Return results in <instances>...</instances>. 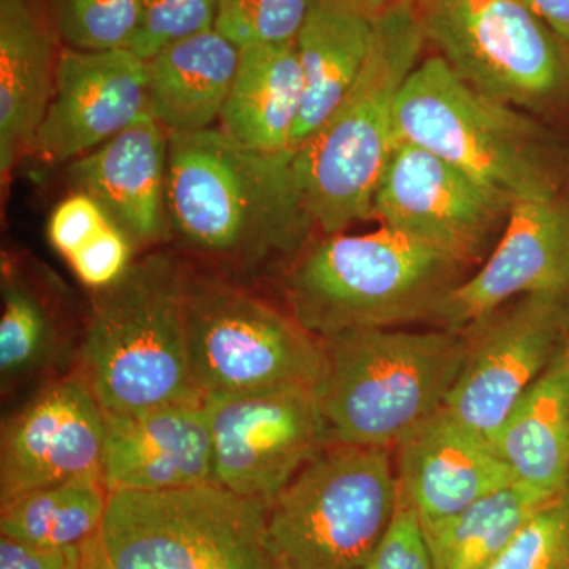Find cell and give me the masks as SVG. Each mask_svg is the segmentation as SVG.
Listing matches in <instances>:
<instances>
[{
	"label": "cell",
	"mask_w": 569,
	"mask_h": 569,
	"mask_svg": "<svg viewBox=\"0 0 569 569\" xmlns=\"http://www.w3.org/2000/svg\"><path fill=\"white\" fill-rule=\"evenodd\" d=\"M107 413L82 373L48 385L11 418L0 445V505L70 479L100 475Z\"/></svg>",
	"instance_id": "14"
},
{
	"label": "cell",
	"mask_w": 569,
	"mask_h": 569,
	"mask_svg": "<svg viewBox=\"0 0 569 569\" xmlns=\"http://www.w3.org/2000/svg\"><path fill=\"white\" fill-rule=\"evenodd\" d=\"M77 569H116L102 538V530L78 548Z\"/></svg>",
	"instance_id": "37"
},
{
	"label": "cell",
	"mask_w": 569,
	"mask_h": 569,
	"mask_svg": "<svg viewBox=\"0 0 569 569\" xmlns=\"http://www.w3.org/2000/svg\"><path fill=\"white\" fill-rule=\"evenodd\" d=\"M58 318L44 291L24 276L20 261L3 253L0 373L3 388L36 376L54 361Z\"/></svg>",
	"instance_id": "27"
},
{
	"label": "cell",
	"mask_w": 569,
	"mask_h": 569,
	"mask_svg": "<svg viewBox=\"0 0 569 569\" xmlns=\"http://www.w3.org/2000/svg\"><path fill=\"white\" fill-rule=\"evenodd\" d=\"M187 336L203 399L250 389L318 387L326 347L288 310L222 277L190 272Z\"/></svg>",
	"instance_id": "10"
},
{
	"label": "cell",
	"mask_w": 569,
	"mask_h": 569,
	"mask_svg": "<svg viewBox=\"0 0 569 569\" xmlns=\"http://www.w3.org/2000/svg\"><path fill=\"white\" fill-rule=\"evenodd\" d=\"M134 244L114 222L70 258L69 264L82 283L102 290L114 283L133 263Z\"/></svg>",
	"instance_id": "34"
},
{
	"label": "cell",
	"mask_w": 569,
	"mask_h": 569,
	"mask_svg": "<svg viewBox=\"0 0 569 569\" xmlns=\"http://www.w3.org/2000/svg\"><path fill=\"white\" fill-rule=\"evenodd\" d=\"M509 209L447 160L396 140L373 194L372 219L467 266L485 254Z\"/></svg>",
	"instance_id": "13"
},
{
	"label": "cell",
	"mask_w": 569,
	"mask_h": 569,
	"mask_svg": "<svg viewBox=\"0 0 569 569\" xmlns=\"http://www.w3.org/2000/svg\"><path fill=\"white\" fill-rule=\"evenodd\" d=\"M395 449L329 445L269 505L280 569H359L399 501Z\"/></svg>",
	"instance_id": "8"
},
{
	"label": "cell",
	"mask_w": 569,
	"mask_h": 569,
	"mask_svg": "<svg viewBox=\"0 0 569 569\" xmlns=\"http://www.w3.org/2000/svg\"><path fill=\"white\" fill-rule=\"evenodd\" d=\"M239 48L211 29L173 41L146 61L148 112L170 137L219 127Z\"/></svg>",
	"instance_id": "21"
},
{
	"label": "cell",
	"mask_w": 569,
	"mask_h": 569,
	"mask_svg": "<svg viewBox=\"0 0 569 569\" xmlns=\"http://www.w3.org/2000/svg\"><path fill=\"white\" fill-rule=\"evenodd\" d=\"M301 107L302 71L295 43L239 48L219 129L257 151H293Z\"/></svg>",
	"instance_id": "23"
},
{
	"label": "cell",
	"mask_w": 569,
	"mask_h": 569,
	"mask_svg": "<svg viewBox=\"0 0 569 569\" xmlns=\"http://www.w3.org/2000/svg\"><path fill=\"white\" fill-rule=\"evenodd\" d=\"M108 498L100 475L31 490L2 505L0 537L41 549L80 548L102 530Z\"/></svg>",
	"instance_id": "26"
},
{
	"label": "cell",
	"mask_w": 569,
	"mask_h": 569,
	"mask_svg": "<svg viewBox=\"0 0 569 569\" xmlns=\"http://www.w3.org/2000/svg\"><path fill=\"white\" fill-rule=\"evenodd\" d=\"M211 426L213 482L269 505L332 445L316 387L283 385L203 399Z\"/></svg>",
	"instance_id": "11"
},
{
	"label": "cell",
	"mask_w": 569,
	"mask_h": 569,
	"mask_svg": "<svg viewBox=\"0 0 569 569\" xmlns=\"http://www.w3.org/2000/svg\"><path fill=\"white\" fill-rule=\"evenodd\" d=\"M268 512V501L217 482L118 490L102 538L116 569H280Z\"/></svg>",
	"instance_id": "7"
},
{
	"label": "cell",
	"mask_w": 569,
	"mask_h": 569,
	"mask_svg": "<svg viewBox=\"0 0 569 569\" xmlns=\"http://www.w3.org/2000/svg\"><path fill=\"white\" fill-rule=\"evenodd\" d=\"M100 477L110 493L213 482L212 433L203 400L107 415Z\"/></svg>",
	"instance_id": "17"
},
{
	"label": "cell",
	"mask_w": 569,
	"mask_h": 569,
	"mask_svg": "<svg viewBox=\"0 0 569 569\" xmlns=\"http://www.w3.org/2000/svg\"><path fill=\"white\" fill-rule=\"evenodd\" d=\"M78 548L41 549L0 537V569H77Z\"/></svg>",
	"instance_id": "35"
},
{
	"label": "cell",
	"mask_w": 569,
	"mask_h": 569,
	"mask_svg": "<svg viewBox=\"0 0 569 569\" xmlns=\"http://www.w3.org/2000/svg\"><path fill=\"white\" fill-rule=\"evenodd\" d=\"M339 2L359 11L370 20H377L388 11L402 9V7H417L418 0H339Z\"/></svg>",
	"instance_id": "38"
},
{
	"label": "cell",
	"mask_w": 569,
	"mask_h": 569,
	"mask_svg": "<svg viewBox=\"0 0 569 569\" xmlns=\"http://www.w3.org/2000/svg\"><path fill=\"white\" fill-rule=\"evenodd\" d=\"M395 451L400 492L422 523L447 519L516 481L489 438L445 408L415 427Z\"/></svg>",
	"instance_id": "18"
},
{
	"label": "cell",
	"mask_w": 569,
	"mask_h": 569,
	"mask_svg": "<svg viewBox=\"0 0 569 569\" xmlns=\"http://www.w3.org/2000/svg\"><path fill=\"white\" fill-rule=\"evenodd\" d=\"M167 212L171 238L242 271L293 260L317 230L295 151H257L219 127L170 137Z\"/></svg>",
	"instance_id": "1"
},
{
	"label": "cell",
	"mask_w": 569,
	"mask_h": 569,
	"mask_svg": "<svg viewBox=\"0 0 569 569\" xmlns=\"http://www.w3.org/2000/svg\"><path fill=\"white\" fill-rule=\"evenodd\" d=\"M359 569H436L421 519L400 489L391 526Z\"/></svg>",
	"instance_id": "32"
},
{
	"label": "cell",
	"mask_w": 569,
	"mask_h": 569,
	"mask_svg": "<svg viewBox=\"0 0 569 569\" xmlns=\"http://www.w3.org/2000/svg\"><path fill=\"white\" fill-rule=\"evenodd\" d=\"M111 217L89 194L71 190L52 209L48 219L47 234L51 246L70 260L86 246L91 244L108 224Z\"/></svg>",
	"instance_id": "33"
},
{
	"label": "cell",
	"mask_w": 569,
	"mask_h": 569,
	"mask_svg": "<svg viewBox=\"0 0 569 569\" xmlns=\"http://www.w3.org/2000/svg\"><path fill=\"white\" fill-rule=\"evenodd\" d=\"M63 47L81 51L129 50L142 0H48Z\"/></svg>",
	"instance_id": "28"
},
{
	"label": "cell",
	"mask_w": 569,
	"mask_h": 569,
	"mask_svg": "<svg viewBox=\"0 0 569 569\" xmlns=\"http://www.w3.org/2000/svg\"><path fill=\"white\" fill-rule=\"evenodd\" d=\"M569 291V186L511 206L486 263L449 293L433 321L462 331L520 296Z\"/></svg>",
	"instance_id": "16"
},
{
	"label": "cell",
	"mask_w": 569,
	"mask_h": 569,
	"mask_svg": "<svg viewBox=\"0 0 569 569\" xmlns=\"http://www.w3.org/2000/svg\"><path fill=\"white\" fill-rule=\"evenodd\" d=\"M62 43L48 0H0V178L9 186L54 92Z\"/></svg>",
	"instance_id": "20"
},
{
	"label": "cell",
	"mask_w": 569,
	"mask_h": 569,
	"mask_svg": "<svg viewBox=\"0 0 569 569\" xmlns=\"http://www.w3.org/2000/svg\"><path fill=\"white\" fill-rule=\"evenodd\" d=\"M427 43L471 88L529 114L569 111V44L520 0H418Z\"/></svg>",
	"instance_id": "9"
},
{
	"label": "cell",
	"mask_w": 569,
	"mask_h": 569,
	"mask_svg": "<svg viewBox=\"0 0 569 569\" xmlns=\"http://www.w3.org/2000/svg\"><path fill=\"white\" fill-rule=\"evenodd\" d=\"M148 112L146 61L130 50L62 47L54 92L32 156L70 163L110 141Z\"/></svg>",
	"instance_id": "15"
},
{
	"label": "cell",
	"mask_w": 569,
	"mask_h": 569,
	"mask_svg": "<svg viewBox=\"0 0 569 569\" xmlns=\"http://www.w3.org/2000/svg\"><path fill=\"white\" fill-rule=\"evenodd\" d=\"M463 264L381 227L323 236L291 260L282 277L287 310L326 340L361 329L432 320L462 282Z\"/></svg>",
	"instance_id": "2"
},
{
	"label": "cell",
	"mask_w": 569,
	"mask_h": 569,
	"mask_svg": "<svg viewBox=\"0 0 569 569\" xmlns=\"http://www.w3.org/2000/svg\"><path fill=\"white\" fill-rule=\"evenodd\" d=\"M490 445L516 481L557 493L569 479V339L520 396Z\"/></svg>",
	"instance_id": "22"
},
{
	"label": "cell",
	"mask_w": 569,
	"mask_h": 569,
	"mask_svg": "<svg viewBox=\"0 0 569 569\" xmlns=\"http://www.w3.org/2000/svg\"><path fill=\"white\" fill-rule=\"evenodd\" d=\"M557 493L515 481L447 519L421 522L436 569L490 567Z\"/></svg>",
	"instance_id": "25"
},
{
	"label": "cell",
	"mask_w": 569,
	"mask_h": 569,
	"mask_svg": "<svg viewBox=\"0 0 569 569\" xmlns=\"http://www.w3.org/2000/svg\"><path fill=\"white\" fill-rule=\"evenodd\" d=\"M569 44V0H520Z\"/></svg>",
	"instance_id": "36"
},
{
	"label": "cell",
	"mask_w": 569,
	"mask_h": 569,
	"mask_svg": "<svg viewBox=\"0 0 569 569\" xmlns=\"http://www.w3.org/2000/svg\"><path fill=\"white\" fill-rule=\"evenodd\" d=\"M317 387L332 445L395 449L445 407L463 358L458 329H361L323 340Z\"/></svg>",
	"instance_id": "6"
},
{
	"label": "cell",
	"mask_w": 569,
	"mask_h": 569,
	"mask_svg": "<svg viewBox=\"0 0 569 569\" xmlns=\"http://www.w3.org/2000/svg\"><path fill=\"white\" fill-rule=\"evenodd\" d=\"M223 0H142L130 51L148 61L173 41L216 29Z\"/></svg>",
	"instance_id": "31"
},
{
	"label": "cell",
	"mask_w": 569,
	"mask_h": 569,
	"mask_svg": "<svg viewBox=\"0 0 569 569\" xmlns=\"http://www.w3.org/2000/svg\"><path fill=\"white\" fill-rule=\"evenodd\" d=\"M396 140L436 153L509 208L569 186L568 142L537 116L471 88L438 54L400 92Z\"/></svg>",
	"instance_id": "3"
},
{
	"label": "cell",
	"mask_w": 569,
	"mask_h": 569,
	"mask_svg": "<svg viewBox=\"0 0 569 569\" xmlns=\"http://www.w3.org/2000/svg\"><path fill=\"white\" fill-rule=\"evenodd\" d=\"M190 271L164 252L133 261L93 296L81 373L107 415L201 402L190 367Z\"/></svg>",
	"instance_id": "4"
},
{
	"label": "cell",
	"mask_w": 569,
	"mask_h": 569,
	"mask_svg": "<svg viewBox=\"0 0 569 569\" xmlns=\"http://www.w3.org/2000/svg\"><path fill=\"white\" fill-rule=\"evenodd\" d=\"M426 43L417 7L378 17L353 88L296 149L307 211L321 234L342 233L372 219L377 183L396 142L397 100Z\"/></svg>",
	"instance_id": "5"
},
{
	"label": "cell",
	"mask_w": 569,
	"mask_h": 569,
	"mask_svg": "<svg viewBox=\"0 0 569 569\" xmlns=\"http://www.w3.org/2000/svg\"><path fill=\"white\" fill-rule=\"evenodd\" d=\"M318 0H223L216 31L238 48L295 43Z\"/></svg>",
	"instance_id": "29"
},
{
	"label": "cell",
	"mask_w": 569,
	"mask_h": 569,
	"mask_svg": "<svg viewBox=\"0 0 569 569\" xmlns=\"http://www.w3.org/2000/svg\"><path fill=\"white\" fill-rule=\"evenodd\" d=\"M466 358L445 410L490 437L569 339V291L520 296L462 329Z\"/></svg>",
	"instance_id": "12"
},
{
	"label": "cell",
	"mask_w": 569,
	"mask_h": 569,
	"mask_svg": "<svg viewBox=\"0 0 569 569\" xmlns=\"http://www.w3.org/2000/svg\"><path fill=\"white\" fill-rule=\"evenodd\" d=\"M170 134L149 112L67 167L71 190L93 198L134 247L171 239L167 212Z\"/></svg>",
	"instance_id": "19"
},
{
	"label": "cell",
	"mask_w": 569,
	"mask_h": 569,
	"mask_svg": "<svg viewBox=\"0 0 569 569\" xmlns=\"http://www.w3.org/2000/svg\"><path fill=\"white\" fill-rule=\"evenodd\" d=\"M486 569H569V479Z\"/></svg>",
	"instance_id": "30"
},
{
	"label": "cell",
	"mask_w": 569,
	"mask_h": 569,
	"mask_svg": "<svg viewBox=\"0 0 569 569\" xmlns=\"http://www.w3.org/2000/svg\"><path fill=\"white\" fill-rule=\"evenodd\" d=\"M376 20L339 0H318L295 41L302 71L296 151L323 126L365 69Z\"/></svg>",
	"instance_id": "24"
}]
</instances>
